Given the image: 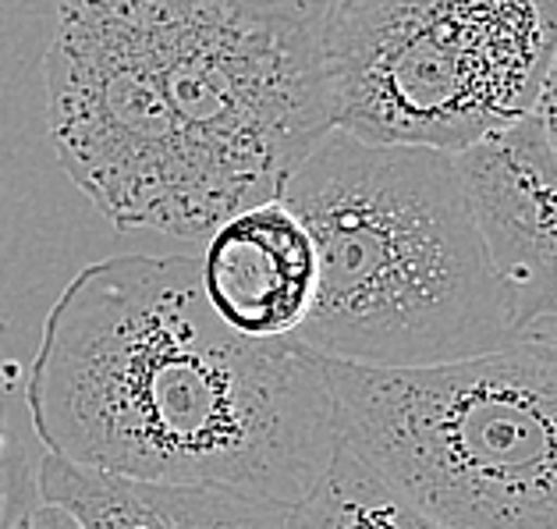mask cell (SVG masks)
Wrapping results in <instances>:
<instances>
[{
	"label": "cell",
	"instance_id": "4",
	"mask_svg": "<svg viewBox=\"0 0 557 529\" xmlns=\"http://www.w3.org/2000/svg\"><path fill=\"white\" fill-rule=\"evenodd\" d=\"M342 444L447 529H557V352L419 370L327 359Z\"/></svg>",
	"mask_w": 557,
	"mask_h": 529
},
{
	"label": "cell",
	"instance_id": "12",
	"mask_svg": "<svg viewBox=\"0 0 557 529\" xmlns=\"http://www.w3.org/2000/svg\"><path fill=\"white\" fill-rule=\"evenodd\" d=\"M11 529H86V526L78 522L72 512H64L61 505H50V501L39 497L18 515V522Z\"/></svg>",
	"mask_w": 557,
	"mask_h": 529
},
{
	"label": "cell",
	"instance_id": "11",
	"mask_svg": "<svg viewBox=\"0 0 557 529\" xmlns=\"http://www.w3.org/2000/svg\"><path fill=\"white\" fill-rule=\"evenodd\" d=\"M533 118L540 121L543 135H547L550 153L557 160V44H554V53H550L547 75H543V86H540V100H536Z\"/></svg>",
	"mask_w": 557,
	"mask_h": 529
},
{
	"label": "cell",
	"instance_id": "1",
	"mask_svg": "<svg viewBox=\"0 0 557 529\" xmlns=\"http://www.w3.org/2000/svg\"><path fill=\"white\" fill-rule=\"evenodd\" d=\"M331 0H64L47 135L117 232L207 242L334 132Z\"/></svg>",
	"mask_w": 557,
	"mask_h": 529
},
{
	"label": "cell",
	"instance_id": "9",
	"mask_svg": "<svg viewBox=\"0 0 557 529\" xmlns=\"http://www.w3.org/2000/svg\"><path fill=\"white\" fill-rule=\"evenodd\" d=\"M284 529H447L433 522L342 444L306 501H298Z\"/></svg>",
	"mask_w": 557,
	"mask_h": 529
},
{
	"label": "cell",
	"instance_id": "13",
	"mask_svg": "<svg viewBox=\"0 0 557 529\" xmlns=\"http://www.w3.org/2000/svg\"><path fill=\"white\" fill-rule=\"evenodd\" d=\"M519 342H536V345H547L550 352H557V328H540V331H529L522 334Z\"/></svg>",
	"mask_w": 557,
	"mask_h": 529
},
{
	"label": "cell",
	"instance_id": "6",
	"mask_svg": "<svg viewBox=\"0 0 557 529\" xmlns=\"http://www.w3.org/2000/svg\"><path fill=\"white\" fill-rule=\"evenodd\" d=\"M458 164L508 298L515 342L557 328V160L540 121L529 114L458 153Z\"/></svg>",
	"mask_w": 557,
	"mask_h": 529
},
{
	"label": "cell",
	"instance_id": "3",
	"mask_svg": "<svg viewBox=\"0 0 557 529\" xmlns=\"http://www.w3.org/2000/svg\"><path fill=\"white\" fill-rule=\"evenodd\" d=\"M317 246L298 342L323 359L419 370L515 345L455 153L331 132L281 185Z\"/></svg>",
	"mask_w": 557,
	"mask_h": 529
},
{
	"label": "cell",
	"instance_id": "7",
	"mask_svg": "<svg viewBox=\"0 0 557 529\" xmlns=\"http://www.w3.org/2000/svg\"><path fill=\"white\" fill-rule=\"evenodd\" d=\"M199 270L213 313L246 337H295L317 298V246L277 196L227 217Z\"/></svg>",
	"mask_w": 557,
	"mask_h": 529
},
{
	"label": "cell",
	"instance_id": "8",
	"mask_svg": "<svg viewBox=\"0 0 557 529\" xmlns=\"http://www.w3.org/2000/svg\"><path fill=\"white\" fill-rule=\"evenodd\" d=\"M39 497L86 529H284L292 505L216 483H157L44 455Z\"/></svg>",
	"mask_w": 557,
	"mask_h": 529
},
{
	"label": "cell",
	"instance_id": "10",
	"mask_svg": "<svg viewBox=\"0 0 557 529\" xmlns=\"http://www.w3.org/2000/svg\"><path fill=\"white\" fill-rule=\"evenodd\" d=\"M39 501L36 472L25 463V452L18 447L15 433L0 419V529H11L18 515Z\"/></svg>",
	"mask_w": 557,
	"mask_h": 529
},
{
	"label": "cell",
	"instance_id": "2",
	"mask_svg": "<svg viewBox=\"0 0 557 529\" xmlns=\"http://www.w3.org/2000/svg\"><path fill=\"white\" fill-rule=\"evenodd\" d=\"M25 402L47 455L157 483L306 501L342 430L327 359L213 313L199 256L83 267L44 320Z\"/></svg>",
	"mask_w": 557,
	"mask_h": 529
},
{
	"label": "cell",
	"instance_id": "14",
	"mask_svg": "<svg viewBox=\"0 0 557 529\" xmlns=\"http://www.w3.org/2000/svg\"><path fill=\"white\" fill-rule=\"evenodd\" d=\"M0 419H4V405H0Z\"/></svg>",
	"mask_w": 557,
	"mask_h": 529
},
{
	"label": "cell",
	"instance_id": "5",
	"mask_svg": "<svg viewBox=\"0 0 557 529\" xmlns=\"http://www.w3.org/2000/svg\"><path fill=\"white\" fill-rule=\"evenodd\" d=\"M554 44L557 0H331V121L458 157L536 111Z\"/></svg>",
	"mask_w": 557,
	"mask_h": 529
}]
</instances>
